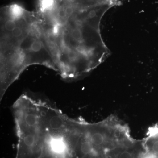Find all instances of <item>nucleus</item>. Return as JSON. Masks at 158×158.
<instances>
[{
    "label": "nucleus",
    "mask_w": 158,
    "mask_h": 158,
    "mask_svg": "<svg viewBox=\"0 0 158 158\" xmlns=\"http://www.w3.org/2000/svg\"><path fill=\"white\" fill-rule=\"evenodd\" d=\"M113 5L77 8L63 18L40 19V25L56 60L58 73L66 81L87 75L109 54L103 41L100 24Z\"/></svg>",
    "instance_id": "f257e3e1"
},
{
    "label": "nucleus",
    "mask_w": 158,
    "mask_h": 158,
    "mask_svg": "<svg viewBox=\"0 0 158 158\" xmlns=\"http://www.w3.org/2000/svg\"><path fill=\"white\" fill-rule=\"evenodd\" d=\"M0 35L2 88L8 89L31 65H43L58 71L38 14L34 18L22 19L11 23Z\"/></svg>",
    "instance_id": "f03ea898"
},
{
    "label": "nucleus",
    "mask_w": 158,
    "mask_h": 158,
    "mask_svg": "<svg viewBox=\"0 0 158 158\" xmlns=\"http://www.w3.org/2000/svg\"><path fill=\"white\" fill-rule=\"evenodd\" d=\"M116 138L114 123L80 119L72 143V158H110Z\"/></svg>",
    "instance_id": "7ed1b4c3"
},
{
    "label": "nucleus",
    "mask_w": 158,
    "mask_h": 158,
    "mask_svg": "<svg viewBox=\"0 0 158 158\" xmlns=\"http://www.w3.org/2000/svg\"><path fill=\"white\" fill-rule=\"evenodd\" d=\"M15 158H64L46 148L17 152Z\"/></svg>",
    "instance_id": "20e7f679"
},
{
    "label": "nucleus",
    "mask_w": 158,
    "mask_h": 158,
    "mask_svg": "<svg viewBox=\"0 0 158 158\" xmlns=\"http://www.w3.org/2000/svg\"><path fill=\"white\" fill-rule=\"evenodd\" d=\"M80 9H87L104 5L112 4L115 3L116 0H71Z\"/></svg>",
    "instance_id": "39448f33"
},
{
    "label": "nucleus",
    "mask_w": 158,
    "mask_h": 158,
    "mask_svg": "<svg viewBox=\"0 0 158 158\" xmlns=\"http://www.w3.org/2000/svg\"><path fill=\"white\" fill-rule=\"evenodd\" d=\"M141 158H156V157L155 156L153 155L152 154L145 150V152Z\"/></svg>",
    "instance_id": "423d86ee"
}]
</instances>
